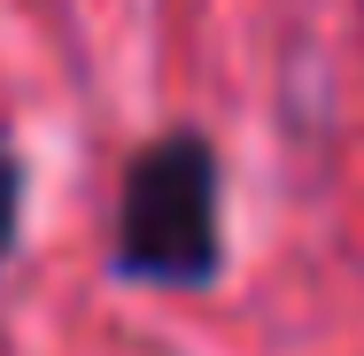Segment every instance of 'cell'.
<instances>
[{
  "label": "cell",
  "instance_id": "obj_1",
  "mask_svg": "<svg viewBox=\"0 0 364 356\" xmlns=\"http://www.w3.org/2000/svg\"><path fill=\"white\" fill-rule=\"evenodd\" d=\"M109 271L132 286H218L225 271V171L210 132L178 124L124 163Z\"/></svg>",
  "mask_w": 364,
  "mask_h": 356
},
{
  "label": "cell",
  "instance_id": "obj_2",
  "mask_svg": "<svg viewBox=\"0 0 364 356\" xmlns=\"http://www.w3.org/2000/svg\"><path fill=\"white\" fill-rule=\"evenodd\" d=\"M16 240H23V155L0 140V271H8Z\"/></svg>",
  "mask_w": 364,
  "mask_h": 356
}]
</instances>
